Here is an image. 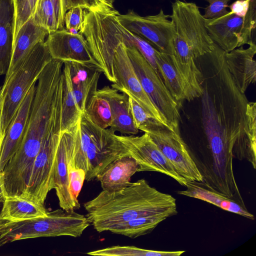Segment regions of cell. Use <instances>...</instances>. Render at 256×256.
<instances>
[{"label":"cell","mask_w":256,"mask_h":256,"mask_svg":"<svg viewBox=\"0 0 256 256\" xmlns=\"http://www.w3.org/2000/svg\"><path fill=\"white\" fill-rule=\"evenodd\" d=\"M224 54L214 43L210 52L196 58L204 78L202 120L206 145L192 158L203 182L219 190L236 184L234 158L256 168V104L234 84Z\"/></svg>","instance_id":"1"},{"label":"cell","mask_w":256,"mask_h":256,"mask_svg":"<svg viewBox=\"0 0 256 256\" xmlns=\"http://www.w3.org/2000/svg\"><path fill=\"white\" fill-rule=\"evenodd\" d=\"M86 216L98 232L112 226L140 217L171 212L178 213L176 200L140 179L118 191L102 190L84 203Z\"/></svg>","instance_id":"2"},{"label":"cell","mask_w":256,"mask_h":256,"mask_svg":"<svg viewBox=\"0 0 256 256\" xmlns=\"http://www.w3.org/2000/svg\"><path fill=\"white\" fill-rule=\"evenodd\" d=\"M90 223L86 216L62 208L38 217L0 223V246L24 239L41 237L80 236Z\"/></svg>","instance_id":"3"},{"label":"cell","mask_w":256,"mask_h":256,"mask_svg":"<svg viewBox=\"0 0 256 256\" xmlns=\"http://www.w3.org/2000/svg\"><path fill=\"white\" fill-rule=\"evenodd\" d=\"M54 100L40 150L33 163L25 190L22 196L44 206L48 192L54 189L55 155L62 132V86Z\"/></svg>","instance_id":"4"},{"label":"cell","mask_w":256,"mask_h":256,"mask_svg":"<svg viewBox=\"0 0 256 256\" xmlns=\"http://www.w3.org/2000/svg\"><path fill=\"white\" fill-rule=\"evenodd\" d=\"M52 60L46 42L38 43L4 80L1 87L3 96L1 128L4 136L28 90Z\"/></svg>","instance_id":"5"},{"label":"cell","mask_w":256,"mask_h":256,"mask_svg":"<svg viewBox=\"0 0 256 256\" xmlns=\"http://www.w3.org/2000/svg\"><path fill=\"white\" fill-rule=\"evenodd\" d=\"M170 16L174 28L170 54L190 55L196 58L210 52L214 42L206 29L204 18L194 2L175 0Z\"/></svg>","instance_id":"6"},{"label":"cell","mask_w":256,"mask_h":256,"mask_svg":"<svg viewBox=\"0 0 256 256\" xmlns=\"http://www.w3.org/2000/svg\"><path fill=\"white\" fill-rule=\"evenodd\" d=\"M127 36L128 54L144 91L170 124L179 125L180 103L172 97L161 78L133 44L128 30Z\"/></svg>","instance_id":"7"},{"label":"cell","mask_w":256,"mask_h":256,"mask_svg":"<svg viewBox=\"0 0 256 256\" xmlns=\"http://www.w3.org/2000/svg\"><path fill=\"white\" fill-rule=\"evenodd\" d=\"M142 131L149 136L181 176L188 182H203L188 146L181 136L179 125L173 126L159 122Z\"/></svg>","instance_id":"8"},{"label":"cell","mask_w":256,"mask_h":256,"mask_svg":"<svg viewBox=\"0 0 256 256\" xmlns=\"http://www.w3.org/2000/svg\"><path fill=\"white\" fill-rule=\"evenodd\" d=\"M256 22V0H250L244 17L228 12L226 14L212 20H205L208 34L212 41L226 52L253 41Z\"/></svg>","instance_id":"9"},{"label":"cell","mask_w":256,"mask_h":256,"mask_svg":"<svg viewBox=\"0 0 256 256\" xmlns=\"http://www.w3.org/2000/svg\"><path fill=\"white\" fill-rule=\"evenodd\" d=\"M127 42V30L121 25L120 40L113 59L116 82L111 87L132 97L157 120L171 125L144 91L128 56Z\"/></svg>","instance_id":"10"},{"label":"cell","mask_w":256,"mask_h":256,"mask_svg":"<svg viewBox=\"0 0 256 256\" xmlns=\"http://www.w3.org/2000/svg\"><path fill=\"white\" fill-rule=\"evenodd\" d=\"M170 15L161 9L155 15L142 16L133 10L124 14L118 13L117 18L124 28L142 38L158 50L171 54L173 48L174 28Z\"/></svg>","instance_id":"11"},{"label":"cell","mask_w":256,"mask_h":256,"mask_svg":"<svg viewBox=\"0 0 256 256\" xmlns=\"http://www.w3.org/2000/svg\"><path fill=\"white\" fill-rule=\"evenodd\" d=\"M130 156L138 162V172L154 171L171 177L186 186V181L176 171L156 144L146 132L140 136L117 135Z\"/></svg>","instance_id":"12"},{"label":"cell","mask_w":256,"mask_h":256,"mask_svg":"<svg viewBox=\"0 0 256 256\" xmlns=\"http://www.w3.org/2000/svg\"><path fill=\"white\" fill-rule=\"evenodd\" d=\"M89 120L91 136L87 152V170L85 180L88 182L96 178L115 160L129 156L114 132L109 128H100Z\"/></svg>","instance_id":"13"},{"label":"cell","mask_w":256,"mask_h":256,"mask_svg":"<svg viewBox=\"0 0 256 256\" xmlns=\"http://www.w3.org/2000/svg\"><path fill=\"white\" fill-rule=\"evenodd\" d=\"M80 124V119L74 126L62 132L54 161V189L56 190L60 206L66 211L78 209L70 191L68 164L73 156Z\"/></svg>","instance_id":"14"},{"label":"cell","mask_w":256,"mask_h":256,"mask_svg":"<svg viewBox=\"0 0 256 256\" xmlns=\"http://www.w3.org/2000/svg\"><path fill=\"white\" fill-rule=\"evenodd\" d=\"M45 42L52 59L100 67L80 32L73 34L66 28L58 30L50 34Z\"/></svg>","instance_id":"15"},{"label":"cell","mask_w":256,"mask_h":256,"mask_svg":"<svg viewBox=\"0 0 256 256\" xmlns=\"http://www.w3.org/2000/svg\"><path fill=\"white\" fill-rule=\"evenodd\" d=\"M248 47L243 46L224 54L226 67L234 84L242 93L245 94L248 87L256 80V45L251 41Z\"/></svg>","instance_id":"16"},{"label":"cell","mask_w":256,"mask_h":256,"mask_svg":"<svg viewBox=\"0 0 256 256\" xmlns=\"http://www.w3.org/2000/svg\"><path fill=\"white\" fill-rule=\"evenodd\" d=\"M36 82L28 90L4 136L0 152V173L18 150L23 139Z\"/></svg>","instance_id":"17"},{"label":"cell","mask_w":256,"mask_h":256,"mask_svg":"<svg viewBox=\"0 0 256 256\" xmlns=\"http://www.w3.org/2000/svg\"><path fill=\"white\" fill-rule=\"evenodd\" d=\"M70 72L74 96L78 108L83 113L92 98L98 90L101 68L76 62H69Z\"/></svg>","instance_id":"18"},{"label":"cell","mask_w":256,"mask_h":256,"mask_svg":"<svg viewBox=\"0 0 256 256\" xmlns=\"http://www.w3.org/2000/svg\"><path fill=\"white\" fill-rule=\"evenodd\" d=\"M96 92L106 98L109 103L112 119L110 130L128 135H135L139 132L134 124L128 94H120L108 86L98 90Z\"/></svg>","instance_id":"19"},{"label":"cell","mask_w":256,"mask_h":256,"mask_svg":"<svg viewBox=\"0 0 256 256\" xmlns=\"http://www.w3.org/2000/svg\"><path fill=\"white\" fill-rule=\"evenodd\" d=\"M186 190L178 191L179 194L199 199L212 204L220 208L250 220L254 216L250 212L244 202L231 198L204 184L202 182H187Z\"/></svg>","instance_id":"20"},{"label":"cell","mask_w":256,"mask_h":256,"mask_svg":"<svg viewBox=\"0 0 256 256\" xmlns=\"http://www.w3.org/2000/svg\"><path fill=\"white\" fill-rule=\"evenodd\" d=\"M49 34L48 30L36 24L31 18L22 26L12 45L11 60L4 80L9 78L36 44L46 41Z\"/></svg>","instance_id":"21"},{"label":"cell","mask_w":256,"mask_h":256,"mask_svg":"<svg viewBox=\"0 0 256 256\" xmlns=\"http://www.w3.org/2000/svg\"><path fill=\"white\" fill-rule=\"evenodd\" d=\"M138 168L137 162L126 156L115 160L108 166L97 176L103 190L113 192L120 190L132 182V176Z\"/></svg>","instance_id":"22"},{"label":"cell","mask_w":256,"mask_h":256,"mask_svg":"<svg viewBox=\"0 0 256 256\" xmlns=\"http://www.w3.org/2000/svg\"><path fill=\"white\" fill-rule=\"evenodd\" d=\"M47 212L44 205L25 196H6L0 212V223L42 216Z\"/></svg>","instance_id":"23"},{"label":"cell","mask_w":256,"mask_h":256,"mask_svg":"<svg viewBox=\"0 0 256 256\" xmlns=\"http://www.w3.org/2000/svg\"><path fill=\"white\" fill-rule=\"evenodd\" d=\"M14 18L12 0H0V76H6L11 60Z\"/></svg>","instance_id":"24"},{"label":"cell","mask_w":256,"mask_h":256,"mask_svg":"<svg viewBox=\"0 0 256 256\" xmlns=\"http://www.w3.org/2000/svg\"><path fill=\"white\" fill-rule=\"evenodd\" d=\"M156 60L159 74L172 97L180 103L192 100L188 86L174 66L170 54L158 50Z\"/></svg>","instance_id":"25"},{"label":"cell","mask_w":256,"mask_h":256,"mask_svg":"<svg viewBox=\"0 0 256 256\" xmlns=\"http://www.w3.org/2000/svg\"><path fill=\"white\" fill-rule=\"evenodd\" d=\"M62 100V132L70 128L80 120L82 113L75 100L72 84L68 62H63Z\"/></svg>","instance_id":"26"},{"label":"cell","mask_w":256,"mask_h":256,"mask_svg":"<svg viewBox=\"0 0 256 256\" xmlns=\"http://www.w3.org/2000/svg\"><path fill=\"white\" fill-rule=\"evenodd\" d=\"M174 215L166 212L140 217L112 226L108 231L135 238L151 232L161 222Z\"/></svg>","instance_id":"27"},{"label":"cell","mask_w":256,"mask_h":256,"mask_svg":"<svg viewBox=\"0 0 256 256\" xmlns=\"http://www.w3.org/2000/svg\"><path fill=\"white\" fill-rule=\"evenodd\" d=\"M84 113L93 124L100 128H108L112 124V113L108 101L96 92L90 100Z\"/></svg>","instance_id":"28"},{"label":"cell","mask_w":256,"mask_h":256,"mask_svg":"<svg viewBox=\"0 0 256 256\" xmlns=\"http://www.w3.org/2000/svg\"><path fill=\"white\" fill-rule=\"evenodd\" d=\"M185 251H158L146 250L134 246H116L88 252L95 256H180Z\"/></svg>","instance_id":"29"},{"label":"cell","mask_w":256,"mask_h":256,"mask_svg":"<svg viewBox=\"0 0 256 256\" xmlns=\"http://www.w3.org/2000/svg\"><path fill=\"white\" fill-rule=\"evenodd\" d=\"M30 18L36 24L44 28L50 34L58 30L55 8L50 0H38Z\"/></svg>","instance_id":"30"},{"label":"cell","mask_w":256,"mask_h":256,"mask_svg":"<svg viewBox=\"0 0 256 256\" xmlns=\"http://www.w3.org/2000/svg\"><path fill=\"white\" fill-rule=\"evenodd\" d=\"M38 0H12L14 10L13 42L22 26L32 16Z\"/></svg>","instance_id":"31"},{"label":"cell","mask_w":256,"mask_h":256,"mask_svg":"<svg viewBox=\"0 0 256 256\" xmlns=\"http://www.w3.org/2000/svg\"><path fill=\"white\" fill-rule=\"evenodd\" d=\"M128 98L134 124L138 130L161 122L150 114L132 97L128 96Z\"/></svg>","instance_id":"32"},{"label":"cell","mask_w":256,"mask_h":256,"mask_svg":"<svg viewBox=\"0 0 256 256\" xmlns=\"http://www.w3.org/2000/svg\"><path fill=\"white\" fill-rule=\"evenodd\" d=\"M69 188L74 202L79 208L80 207L78 197L86 180V172L81 168H76L68 164Z\"/></svg>","instance_id":"33"},{"label":"cell","mask_w":256,"mask_h":256,"mask_svg":"<svg viewBox=\"0 0 256 256\" xmlns=\"http://www.w3.org/2000/svg\"><path fill=\"white\" fill-rule=\"evenodd\" d=\"M131 38L133 44L150 64L157 74L160 76L156 60V54L158 50L146 40L132 32H131Z\"/></svg>","instance_id":"34"},{"label":"cell","mask_w":256,"mask_h":256,"mask_svg":"<svg viewBox=\"0 0 256 256\" xmlns=\"http://www.w3.org/2000/svg\"><path fill=\"white\" fill-rule=\"evenodd\" d=\"M84 8L77 6L68 10L64 14V24L66 29L74 28L80 32L83 26Z\"/></svg>","instance_id":"35"},{"label":"cell","mask_w":256,"mask_h":256,"mask_svg":"<svg viewBox=\"0 0 256 256\" xmlns=\"http://www.w3.org/2000/svg\"><path fill=\"white\" fill-rule=\"evenodd\" d=\"M208 5L204 8V14L202 15L205 20H212L222 16L226 14L228 11L226 8L228 6L230 0H206Z\"/></svg>","instance_id":"36"},{"label":"cell","mask_w":256,"mask_h":256,"mask_svg":"<svg viewBox=\"0 0 256 256\" xmlns=\"http://www.w3.org/2000/svg\"><path fill=\"white\" fill-rule=\"evenodd\" d=\"M250 0H236L228 6L231 14L241 17H244L247 14Z\"/></svg>","instance_id":"37"},{"label":"cell","mask_w":256,"mask_h":256,"mask_svg":"<svg viewBox=\"0 0 256 256\" xmlns=\"http://www.w3.org/2000/svg\"><path fill=\"white\" fill-rule=\"evenodd\" d=\"M54 6L58 30L64 28V16L66 13L63 0H50Z\"/></svg>","instance_id":"38"},{"label":"cell","mask_w":256,"mask_h":256,"mask_svg":"<svg viewBox=\"0 0 256 256\" xmlns=\"http://www.w3.org/2000/svg\"><path fill=\"white\" fill-rule=\"evenodd\" d=\"M63 1L66 12L70 8L77 6H80L84 9H87L86 0H63Z\"/></svg>","instance_id":"39"},{"label":"cell","mask_w":256,"mask_h":256,"mask_svg":"<svg viewBox=\"0 0 256 256\" xmlns=\"http://www.w3.org/2000/svg\"><path fill=\"white\" fill-rule=\"evenodd\" d=\"M115 0H86L87 9L99 2H104L110 5H113Z\"/></svg>","instance_id":"40"},{"label":"cell","mask_w":256,"mask_h":256,"mask_svg":"<svg viewBox=\"0 0 256 256\" xmlns=\"http://www.w3.org/2000/svg\"><path fill=\"white\" fill-rule=\"evenodd\" d=\"M6 198V195L3 186L2 174L0 173V204H2Z\"/></svg>","instance_id":"41"},{"label":"cell","mask_w":256,"mask_h":256,"mask_svg":"<svg viewBox=\"0 0 256 256\" xmlns=\"http://www.w3.org/2000/svg\"><path fill=\"white\" fill-rule=\"evenodd\" d=\"M2 110L0 111V152L1 151L2 142L4 141V136L3 135L2 132V128H1Z\"/></svg>","instance_id":"42"},{"label":"cell","mask_w":256,"mask_h":256,"mask_svg":"<svg viewBox=\"0 0 256 256\" xmlns=\"http://www.w3.org/2000/svg\"><path fill=\"white\" fill-rule=\"evenodd\" d=\"M3 103V96L1 88H0V111L2 110Z\"/></svg>","instance_id":"43"},{"label":"cell","mask_w":256,"mask_h":256,"mask_svg":"<svg viewBox=\"0 0 256 256\" xmlns=\"http://www.w3.org/2000/svg\"><path fill=\"white\" fill-rule=\"evenodd\" d=\"M2 204H0V212L1 209H2Z\"/></svg>","instance_id":"44"}]
</instances>
